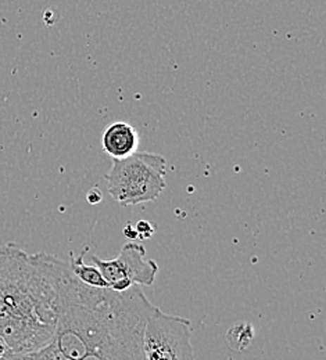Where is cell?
I'll use <instances>...</instances> for the list:
<instances>
[{
    "instance_id": "cell-10",
    "label": "cell",
    "mask_w": 326,
    "mask_h": 360,
    "mask_svg": "<svg viewBox=\"0 0 326 360\" xmlns=\"http://www.w3.org/2000/svg\"><path fill=\"white\" fill-rule=\"evenodd\" d=\"M42 349H44V352H45V355H46V358L49 360H73L70 359L68 356H65V355L54 345L53 341H50L46 347H44Z\"/></svg>"
},
{
    "instance_id": "cell-14",
    "label": "cell",
    "mask_w": 326,
    "mask_h": 360,
    "mask_svg": "<svg viewBox=\"0 0 326 360\" xmlns=\"http://www.w3.org/2000/svg\"><path fill=\"white\" fill-rule=\"evenodd\" d=\"M35 356H37V360H49L46 358V355H45V352H44V349L35 351Z\"/></svg>"
},
{
    "instance_id": "cell-2",
    "label": "cell",
    "mask_w": 326,
    "mask_h": 360,
    "mask_svg": "<svg viewBox=\"0 0 326 360\" xmlns=\"http://www.w3.org/2000/svg\"><path fill=\"white\" fill-rule=\"evenodd\" d=\"M114 291L80 281L70 270L60 280L54 345L70 359L81 360L100 337L111 311Z\"/></svg>"
},
{
    "instance_id": "cell-3",
    "label": "cell",
    "mask_w": 326,
    "mask_h": 360,
    "mask_svg": "<svg viewBox=\"0 0 326 360\" xmlns=\"http://www.w3.org/2000/svg\"><path fill=\"white\" fill-rule=\"evenodd\" d=\"M154 307L138 285L113 295L111 311L92 349L81 360H146L144 327Z\"/></svg>"
},
{
    "instance_id": "cell-4",
    "label": "cell",
    "mask_w": 326,
    "mask_h": 360,
    "mask_svg": "<svg viewBox=\"0 0 326 360\" xmlns=\"http://www.w3.org/2000/svg\"><path fill=\"white\" fill-rule=\"evenodd\" d=\"M167 160L154 153H134L124 160H113L106 175L107 191L123 207L157 200L165 188Z\"/></svg>"
},
{
    "instance_id": "cell-1",
    "label": "cell",
    "mask_w": 326,
    "mask_h": 360,
    "mask_svg": "<svg viewBox=\"0 0 326 360\" xmlns=\"http://www.w3.org/2000/svg\"><path fill=\"white\" fill-rule=\"evenodd\" d=\"M67 265L50 254H28L14 243L0 248V338L7 354L35 352L53 340Z\"/></svg>"
},
{
    "instance_id": "cell-9",
    "label": "cell",
    "mask_w": 326,
    "mask_h": 360,
    "mask_svg": "<svg viewBox=\"0 0 326 360\" xmlns=\"http://www.w3.org/2000/svg\"><path fill=\"white\" fill-rule=\"evenodd\" d=\"M254 337V328L249 323H237L230 328L225 335V341L233 351L246 349Z\"/></svg>"
},
{
    "instance_id": "cell-5",
    "label": "cell",
    "mask_w": 326,
    "mask_h": 360,
    "mask_svg": "<svg viewBox=\"0 0 326 360\" xmlns=\"http://www.w3.org/2000/svg\"><path fill=\"white\" fill-rule=\"evenodd\" d=\"M192 321L156 308L146 323L143 351L146 360H194L190 342Z\"/></svg>"
},
{
    "instance_id": "cell-13",
    "label": "cell",
    "mask_w": 326,
    "mask_h": 360,
    "mask_svg": "<svg viewBox=\"0 0 326 360\" xmlns=\"http://www.w3.org/2000/svg\"><path fill=\"white\" fill-rule=\"evenodd\" d=\"M124 236H125L127 238H130L131 241L137 240V238H138V231H137L135 226L132 225V224H128V225L125 226V227H124Z\"/></svg>"
},
{
    "instance_id": "cell-12",
    "label": "cell",
    "mask_w": 326,
    "mask_h": 360,
    "mask_svg": "<svg viewBox=\"0 0 326 360\" xmlns=\"http://www.w3.org/2000/svg\"><path fill=\"white\" fill-rule=\"evenodd\" d=\"M87 200L89 204L96 205V204H100L101 200H103V195H101V191L97 188V187H92L88 194H87Z\"/></svg>"
},
{
    "instance_id": "cell-11",
    "label": "cell",
    "mask_w": 326,
    "mask_h": 360,
    "mask_svg": "<svg viewBox=\"0 0 326 360\" xmlns=\"http://www.w3.org/2000/svg\"><path fill=\"white\" fill-rule=\"evenodd\" d=\"M135 229L138 231V238H140V240H149L154 234V227L147 221H139L135 225Z\"/></svg>"
},
{
    "instance_id": "cell-15",
    "label": "cell",
    "mask_w": 326,
    "mask_h": 360,
    "mask_svg": "<svg viewBox=\"0 0 326 360\" xmlns=\"http://www.w3.org/2000/svg\"><path fill=\"white\" fill-rule=\"evenodd\" d=\"M0 360H4V359H0Z\"/></svg>"
},
{
    "instance_id": "cell-7",
    "label": "cell",
    "mask_w": 326,
    "mask_h": 360,
    "mask_svg": "<svg viewBox=\"0 0 326 360\" xmlns=\"http://www.w3.org/2000/svg\"><path fill=\"white\" fill-rule=\"evenodd\" d=\"M101 147L113 160H124L138 151L139 134L128 122H113L103 131Z\"/></svg>"
},
{
    "instance_id": "cell-8",
    "label": "cell",
    "mask_w": 326,
    "mask_h": 360,
    "mask_svg": "<svg viewBox=\"0 0 326 360\" xmlns=\"http://www.w3.org/2000/svg\"><path fill=\"white\" fill-rule=\"evenodd\" d=\"M88 247L81 252L78 258L73 257V252H70V270L71 273L84 284L96 287V288H108L107 281L101 276L100 270L97 269L96 265H87L85 264V254L88 252Z\"/></svg>"
},
{
    "instance_id": "cell-6",
    "label": "cell",
    "mask_w": 326,
    "mask_h": 360,
    "mask_svg": "<svg viewBox=\"0 0 326 360\" xmlns=\"http://www.w3.org/2000/svg\"><path fill=\"white\" fill-rule=\"evenodd\" d=\"M146 250L142 244H125L115 259L103 261L92 255V264L100 270L115 292H124L132 285H151L158 273V265L153 259H144Z\"/></svg>"
}]
</instances>
